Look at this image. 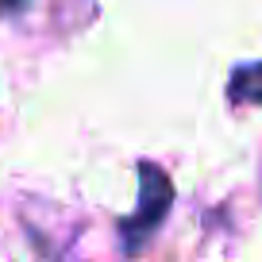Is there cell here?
Masks as SVG:
<instances>
[{
  "mask_svg": "<svg viewBox=\"0 0 262 262\" xmlns=\"http://www.w3.org/2000/svg\"><path fill=\"white\" fill-rule=\"evenodd\" d=\"M24 4H27V0H0V8H4V12H19Z\"/></svg>",
  "mask_w": 262,
  "mask_h": 262,
  "instance_id": "obj_3",
  "label": "cell"
},
{
  "mask_svg": "<svg viewBox=\"0 0 262 262\" xmlns=\"http://www.w3.org/2000/svg\"><path fill=\"white\" fill-rule=\"evenodd\" d=\"M231 100L262 104V66H243L231 74Z\"/></svg>",
  "mask_w": 262,
  "mask_h": 262,
  "instance_id": "obj_2",
  "label": "cell"
},
{
  "mask_svg": "<svg viewBox=\"0 0 262 262\" xmlns=\"http://www.w3.org/2000/svg\"><path fill=\"white\" fill-rule=\"evenodd\" d=\"M139 178H143V189H139V212L127 216V220L120 224L123 247H127V251H139V243L158 228V224H162V216L170 212V196H173L170 181H166V173L158 170V166H143Z\"/></svg>",
  "mask_w": 262,
  "mask_h": 262,
  "instance_id": "obj_1",
  "label": "cell"
}]
</instances>
